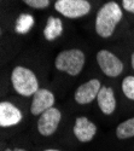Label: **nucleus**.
Instances as JSON below:
<instances>
[{"label":"nucleus","mask_w":134,"mask_h":151,"mask_svg":"<svg viewBox=\"0 0 134 151\" xmlns=\"http://www.w3.org/2000/svg\"><path fill=\"white\" fill-rule=\"evenodd\" d=\"M122 7L116 1H107L99 9L98 14H97L94 23L97 34L103 39L110 37L114 34L116 26L122 19Z\"/></svg>","instance_id":"f257e3e1"},{"label":"nucleus","mask_w":134,"mask_h":151,"mask_svg":"<svg viewBox=\"0 0 134 151\" xmlns=\"http://www.w3.org/2000/svg\"><path fill=\"white\" fill-rule=\"evenodd\" d=\"M11 83L14 90L23 96V97H30L34 96L39 87V80L33 70L29 68L17 65L14 68L11 73Z\"/></svg>","instance_id":"f03ea898"},{"label":"nucleus","mask_w":134,"mask_h":151,"mask_svg":"<svg viewBox=\"0 0 134 151\" xmlns=\"http://www.w3.org/2000/svg\"><path fill=\"white\" fill-rule=\"evenodd\" d=\"M85 63H86V56L79 48H70L59 52L54 59L56 69L69 74L70 76H77L82 71Z\"/></svg>","instance_id":"7ed1b4c3"},{"label":"nucleus","mask_w":134,"mask_h":151,"mask_svg":"<svg viewBox=\"0 0 134 151\" xmlns=\"http://www.w3.org/2000/svg\"><path fill=\"white\" fill-rule=\"evenodd\" d=\"M54 9L64 17L76 19L88 15L92 6L87 0H57Z\"/></svg>","instance_id":"20e7f679"},{"label":"nucleus","mask_w":134,"mask_h":151,"mask_svg":"<svg viewBox=\"0 0 134 151\" xmlns=\"http://www.w3.org/2000/svg\"><path fill=\"white\" fill-rule=\"evenodd\" d=\"M97 63L104 75L109 78H117L123 71V63L116 55L107 50H100L97 53Z\"/></svg>","instance_id":"39448f33"},{"label":"nucleus","mask_w":134,"mask_h":151,"mask_svg":"<svg viewBox=\"0 0 134 151\" xmlns=\"http://www.w3.org/2000/svg\"><path fill=\"white\" fill-rule=\"evenodd\" d=\"M62 120V112L57 108H51L40 115L38 120V132L42 137H50L58 129Z\"/></svg>","instance_id":"423d86ee"},{"label":"nucleus","mask_w":134,"mask_h":151,"mask_svg":"<svg viewBox=\"0 0 134 151\" xmlns=\"http://www.w3.org/2000/svg\"><path fill=\"white\" fill-rule=\"evenodd\" d=\"M102 87L103 86L98 79H91L87 82L80 85L74 94L75 102L81 105L92 103L93 100L98 97V93Z\"/></svg>","instance_id":"0eeeda50"},{"label":"nucleus","mask_w":134,"mask_h":151,"mask_svg":"<svg viewBox=\"0 0 134 151\" xmlns=\"http://www.w3.org/2000/svg\"><path fill=\"white\" fill-rule=\"evenodd\" d=\"M56 102L54 94L47 88H39L33 96V100L30 104V112L33 115H41L48 109L53 108Z\"/></svg>","instance_id":"6e6552de"},{"label":"nucleus","mask_w":134,"mask_h":151,"mask_svg":"<svg viewBox=\"0 0 134 151\" xmlns=\"http://www.w3.org/2000/svg\"><path fill=\"white\" fill-rule=\"evenodd\" d=\"M72 132L80 143H90L97 134V126L86 116H80L75 120Z\"/></svg>","instance_id":"1a4fd4ad"},{"label":"nucleus","mask_w":134,"mask_h":151,"mask_svg":"<svg viewBox=\"0 0 134 151\" xmlns=\"http://www.w3.org/2000/svg\"><path fill=\"white\" fill-rule=\"evenodd\" d=\"M23 119L22 111L10 102L0 103V126L3 128L18 124Z\"/></svg>","instance_id":"9d476101"},{"label":"nucleus","mask_w":134,"mask_h":151,"mask_svg":"<svg viewBox=\"0 0 134 151\" xmlns=\"http://www.w3.org/2000/svg\"><path fill=\"white\" fill-rule=\"evenodd\" d=\"M97 103H98V106L103 114H114V111L116 110V97L111 87H102L98 93V97H97Z\"/></svg>","instance_id":"9b49d317"},{"label":"nucleus","mask_w":134,"mask_h":151,"mask_svg":"<svg viewBox=\"0 0 134 151\" xmlns=\"http://www.w3.org/2000/svg\"><path fill=\"white\" fill-rule=\"evenodd\" d=\"M63 33V22L58 17L50 16L44 28V36L47 41H53L62 35Z\"/></svg>","instance_id":"f8f14e48"},{"label":"nucleus","mask_w":134,"mask_h":151,"mask_svg":"<svg viewBox=\"0 0 134 151\" xmlns=\"http://www.w3.org/2000/svg\"><path fill=\"white\" fill-rule=\"evenodd\" d=\"M116 137L120 140H126L129 138H134V117H130L123 122H121L116 128Z\"/></svg>","instance_id":"ddd939ff"},{"label":"nucleus","mask_w":134,"mask_h":151,"mask_svg":"<svg viewBox=\"0 0 134 151\" xmlns=\"http://www.w3.org/2000/svg\"><path fill=\"white\" fill-rule=\"evenodd\" d=\"M121 88L128 99L134 100V76H132V75L126 76L121 83Z\"/></svg>","instance_id":"4468645a"},{"label":"nucleus","mask_w":134,"mask_h":151,"mask_svg":"<svg viewBox=\"0 0 134 151\" xmlns=\"http://www.w3.org/2000/svg\"><path fill=\"white\" fill-rule=\"evenodd\" d=\"M33 23H34V19L30 15H22L16 23V30L19 33H26L32 28Z\"/></svg>","instance_id":"2eb2a0df"},{"label":"nucleus","mask_w":134,"mask_h":151,"mask_svg":"<svg viewBox=\"0 0 134 151\" xmlns=\"http://www.w3.org/2000/svg\"><path fill=\"white\" fill-rule=\"evenodd\" d=\"M23 3L28 5L32 9H36V10H42L46 9L50 5V0H23Z\"/></svg>","instance_id":"dca6fc26"},{"label":"nucleus","mask_w":134,"mask_h":151,"mask_svg":"<svg viewBox=\"0 0 134 151\" xmlns=\"http://www.w3.org/2000/svg\"><path fill=\"white\" fill-rule=\"evenodd\" d=\"M122 7L127 12L134 15V0H122Z\"/></svg>","instance_id":"f3484780"},{"label":"nucleus","mask_w":134,"mask_h":151,"mask_svg":"<svg viewBox=\"0 0 134 151\" xmlns=\"http://www.w3.org/2000/svg\"><path fill=\"white\" fill-rule=\"evenodd\" d=\"M5 151H27V150L23 147H15V149H6Z\"/></svg>","instance_id":"a211bd4d"},{"label":"nucleus","mask_w":134,"mask_h":151,"mask_svg":"<svg viewBox=\"0 0 134 151\" xmlns=\"http://www.w3.org/2000/svg\"><path fill=\"white\" fill-rule=\"evenodd\" d=\"M130 64H132V68H133V70H134V52H133V55H132V57H130Z\"/></svg>","instance_id":"6ab92c4d"},{"label":"nucleus","mask_w":134,"mask_h":151,"mask_svg":"<svg viewBox=\"0 0 134 151\" xmlns=\"http://www.w3.org/2000/svg\"><path fill=\"white\" fill-rule=\"evenodd\" d=\"M44 151H60V150H58V149H46Z\"/></svg>","instance_id":"aec40b11"}]
</instances>
